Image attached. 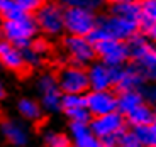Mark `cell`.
<instances>
[{
	"mask_svg": "<svg viewBox=\"0 0 156 147\" xmlns=\"http://www.w3.org/2000/svg\"><path fill=\"white\" fill-rule=\"evenodd\" d=\"M61 113L68 118V122L90 124V120H92V115L87 108L85 95H63Z\"/></svg>",
	"mask_w": 156,
	"mask_h": 147,
	"instance_id": "obj_14",
	"label": "cell"
},
{
	"mask_svg": "<svg viewBox=\"0 0 156 147\" xmlns=\"http://www.w3.org/2000/svg\"><path fill=\"white\" fill-rule=\"evenodd\" d=\"M148 80H149V81H153V83H156V68L151 71V73H148Z\"/></svg>",
	"mask_w": 156,
	"mask_h": 147,
	"instance_id": "obj_34",
	"label": "cell"
},
{
	"mask_svg": "<svg viewBox=\"0 0 156 147\" xmlns=\"http://www.w3.org/2000/svg\"><path fill=\"white\" fill-rule=\"evenodd\" d=\"M141 32H143V34H144L146 37H148L149 41H151V43L156 46V22L151 24L148 29H144V31H141Z\"/></svg>",
	"mask_w": 156,
	"mask_h": 147,
	"instance_id": "obj_32",
	"label": "cell"
},
{
	"mask_svg": "<svg viewBox=\"0 0 156 147\" xmlns=\"http://www.w3.org/2000/svg\"><path fill=\"white\" fill-rule=\"evenodd\" d=\"M0 39H4V36H2V19H0Z\"/></svg>",
	"mask_w": 156,
	"mask_h": 147,
	"instance_id": "obj_35",
	"label": "cell"
},
{
	"mask_svg": "<svg viewBox=\"0 0 156 147\" xmlns=\"http://www.w3.org/2000/svg\"><path fill=\"white\" fill-rule=\"evenodd\" d=\"M131 130L134 132L136 139L139 140V144L143 147H156V115L149 125L136 127V128H131Z\"/></svg>",
	"mask_w": 156,
	"mask_h": 147,
	"instance_id": "obj_22",
	"label": "cell"
},
{
	"mask_svg": "<svg viewBox=\"0 0 156 147\" xmlns=\"http://www.w3.org/2000/svg\"><path fill=\"white\" fill-rule=\"evenodd\" d=\"M24 58H26L27 70H37V68H41V66L44 64V61H46V59L41 58L37 53H34L31 47H26V49H24Z\"/></svg>",
	"mask_w": 156,
	"mask_h": 147,
	"instance_id": "obj_28",
	"label": "cell"
},
{
	"mask_svg": "<svg viewBox=\"0 0 156 147\" xmlns=\"http://www.w3.org/2000/svg\"><path fill=\"white\" fill-rule=\"evenodd\" d=\"M29 47H31L34 53H37L41 58H44V59H46L48 56L51 54V53H53V46H51L49 39L44 37V36H43V37H39V36H37V37L32 41V44H31Z\"/></svg>",
	"mask_w": 156,
	"mask_h": 147,
	"instance_id": "obj_27",
	"label": "cell"
},
{
	"mask_svg": "<svg viewBox=\"0 0 156 147\" xmlns=\"http://www.w3.org/2000/svg\"><path fill=\"white\" fill-rule=\"evenodd\" d=\"M90 127L95 132V135L102 139L105 147H119V139L127 130V122L126 117L121 112H112L107 115L92 117Z\"/></svg>",
	"mask_w": 156,
	"mask_h": 147,
	"instance_id": "obj_3",
	"label": "cell"
},
{
	"mask_svg": "<svg viewBox=\"0 0 156 147\" xmlns=\"http://www.w3.org/2000/svg\"><path fill=\"white\" fill-rule=\"evenodd\" d=\"M16 110H17L20 118L24 122H29V124H39V122H43L44 113H46L43 108V105H41V101L34 100L31 97L19 98L16 103Z\"/></svg>",
	"mask_w": 156,
	"mask_h": 147,
	"instance_id": "obj_18",
	"label": "cell"
},
{
	"mask_svg": "<svg viewBox=\"0 0 156 147\" xmlns=\"http://www.w3.org/2000/svg\"><path fill=\"white\" fill-rule=\"evenodd\" d=\"M43 144L44 147H71L70 135L61 130H46L43 134Z\"/></svg>",
	"mask_w": 156,
	"mask_h": 147,
	"instance_id": "obj_23",
	"label": "cell"
},
{
	"mask_svg": "<svg viewBox=\"0 0 156 147\" xmlns=\"http://www.w3.org/2000/svg\"><path fill=\"white\" fill-rule=\"evenodd\" d=\"M154 115H156V108L144 101L143 105H139L137 108H134L131 113L126 115V122H127L129 128L144 127V125H149L154 120Z\"/></svg>",
	"mask_w": 156,
	"mask_h": 147,
	"instance_id": "obj_20",
	"label": "cell"
},
{
	"mask_svg": "<svg viewBox=\"0 0 156 147\" xmlns=\"http://www.w3.org/2000/svg\"><path fill=\"white\" fill-rule=\"evenodd\" d=\"M65 9L68 7H82V9H90V10L97 12L104 5L105 0H58Z\"/></svg>",
	"mask_w": 156,
	"mask_h": 147,
	"instance_id": "obj_26",
	"label": "cell"
},
{
	"mask_svg": "<svg viewBox=\"0 0 156 147\" xmlns=\"http://www.w3.org/2000/svg\"><path fill=\"white\" fill-rule=\"evenodd\" d=\"M98 26L107 32L109 37L119 39V41H126V43H127L129 39H133L136 34L141 32L139 22H134V20H127V19H122V17L112 15V14H109V12H107L105 15L98 17Z\"/></svg>",
	"mask_w": 156,
	"mask_h": 147,
	"instance_id": "obj_10",
	"label": "cell"
},
{
	"mask_svg": "<svg viewBox=\"0 0 156 147\" xmlns=\"http://www.w3.org/2000/svg\"><path fill=\"white\" fill-rule=\"evenodd\" d=\"M87 74H88L90 90H114L115 86L117 68L107 66L105 63L98 61V59H95L87 68Z\"/></svg>",
	"mask_w": 156,
	"mask_h": 147,
	"instance_id": "obj_13",
	"label": "cell"
},
{
	"mask_svg": "<svg viewBox=\"0 0 156 147\" xmlns=\"http://www.w3.org/2000/svg\"><path fill=\"white\" fill-rule=\"evenodd\" d=\"M68 135H70L71 145L73 147H105V144L102 142L95 135V132L92 130L90 124H82V122H70L68 125Z\"/></svg>",
	"mask_w": 156,
	"mask_h": 147,
	"instance_id": "obj_16",
	"label": "cell"
},
{
	"mask_svg": "<svg viewBox=\"0 0 156 147\" xmlns=\"http://www.w3.org/2000/svg\"><path fill=\"white\" fill-rule=\"evenodd\" d=\"M148 76L139 66L134 63H127L122 68H117L115 74V91H129V90H143L148 83Z\"/></svg>",
	"mask_w": 156,
	"mask_h": 147,
	"instance_id": "obj_12",
	"label": "cell"
},
{
	"mask_svg": "<svg viewBox=\"0 0 156 147\" xmlns=\"http://www.w3.org/2000/svg\"><path fill=\"white\" fill-rule=\"evenodd\" d=\"M119 147H143V145H141L139 140L136 139L134 132L131 130V128H127V130L121 135V139H119Z\"/></svg>",
	"mask_w": 156,
	"mask_h": 147,
	"instance_id": "obj_30",
	"label": "cell"
},
{
	"mask_svg": "<svg viewBox=\"0 0 156 147\" xmlns=\"http://www.w3.org/2000/svg\"><path fill=\"white\" fill-rule=\"evenodd\" d=\"M0 66L12 73H24L27 70L24 49L14 46L5 39H0Z\"/></svg>",
	"mask_w": 156,
	"mask_h": 147,
	"instance_id": "obj_15",
	"label": "cell"
},
{
	"mask_svg": "<svg viewBox=\"0 0 156 147\" xmlns=\"http://www.w3.org/2000/svg\"><path fill=\"white\" fill-rule=\"evenodd\" d=\"M107 2H110V4H115V2H121V0H107Z\"/></svg>",
	"mask_w": 156,
	"mask_h": 147,
	"instance_id": "obj_36",
	"label": "cell"
},
{
	"mask_svg": "<svg viewBox=\"0 0 156 147\" xmlns=\"http://www.w3.org/2000/svg\"><path fill=\"white\" fill-rule=\"evenodd\" d=\"M24 15H26V12L17 5L16 0H0V17H2V20L19 19V17Z\"/></svg>",
	"mask_w": 156,
	"mask_h": 147,
	"instance_id": "obj_25",
	"label": "cell"
},
{
	"mask_svg": "<svg viewBox=\"0 0 156 147\" xmlns=\"http://www.w3.org/2000/svg\"><path fill=\"white\" fill-rule=\"evenodd\" d=\"M109 14L127 20L139 22L141 20V2L139 0H121L115 4H110Z\"/></svg>",
	"mask_w": 156,
	"mask_h": 147,
	"instance_id": "obj_19",
	"label": "cell"
},
{
	"mask_svg": "<svg viewBox=\"0 0 156 147\" xmlns=\"http://www.w3.org/2000/svg\"><path fill=\"white\" fill-rule=\"evenodd\" d=\"M17 5H19L20 9H22L26 14H31V15H34L36 12L41 9V5L46 2V0H16Z\"/></svg>",
	"mask_w": 156,
	"mask_h": 147,
	"instance_id": "obj_29",
	"label": "cell"
},
{
	"mask_svg": "<svg viewBox=\"0 0 156 147\" xmlns=\"http://www.w3.org/2000/svg\"><path fill=\"white\" fill-rule=\"evenodd\" d=\"M71 147H73V145H71Z\"/></svg>",
	"mask_w": 156,
	"mask_h": 147,
	"instance_id": "obj_37",
	"label": "cell"
},
{
	"mask_svg": "<svg viewBox=\"0 0 156 147\" xmlns=\"http://www.w3.org/2000/svg\"><path fill=\"white\" fill-rule=\"evenodd\" d=\"M141 2V31L148 29L156 22V0H139Z\"/></svg>",
	"mask_w": 156,
	"mask_h": 147,
	"instance_id": "obj_24",
	"label": "cell"
},
{
	"mask_svg": "<svg viewBox=\"0 0 156 147\" xmlns=\"http://www.w3.org/2000/svg\"><path fill=\"white\" fill-rule=\"evenodd\" d=\"M144 101L146 100H144V95H143V90L119 91L117 93V112H121L126 117L127 113H131L134 108H137Z\"/></svg>",
	"mask_w": 156,
	"mask_h": 147,
	"instance_id": "obj_21",
	"label": "cell"
},
{
	"mask_svg": "<svg viewBox=\"0 0 156 147\" xmlns=\"http://www.w3.org/2000/svg\"><path fill=\"white\" fill-rule=\"evenodd\" d=\"M98 26V15L95 10L82 7L65 9V34L88 37L95 27Z\"/></svg>",
	"mask_w": 156,
	"mask_h": 147,
	"instance_id": "obj_6",
	"label": "cell"
},
{
	"mask_svg": "<svg viewBox=\"0 0 156 147\" xmlns=\"http://www.w3.org/2000/svg\"><path fill=\"white\" fill-rule=\"evenodd\" d=\"M39 34L48 39H58L65 34V7L58 0H46L34 14Z\"/></svg>",
	"mask_w": 156,
	"mask_h": 147,
	"instance_id": "obj_1",
	"label": "cell"
},
{
	"mask_svg": "<svg viewBox=\"0 0 156 147\" xmlns=\"http://www.w3.org/2000/svg\"><path fill=\"white\" fill-rule=\"evenodd\" d=\"M143 95H144L146 103L153 105L156 108V83H153V81L146 83V86L143 88Z\"/></svg>",
	"mask_w": 156,
	"mask_h": 147,
	"instance_id": "obj_31",
	"label": "cell"
},
{
	"mask_svg": "<svg viewBox=\"0 0 156 147\" xmlns=\"http://www.w3.org/2000/svg\"><path fill=\"white\" fill-rule=\"evenodd\" d=\"M0 132H2L4 139L14 147H26L29 144V130L20 120L16 118L2 120Z\"/></svg>",
	"mask_w": 156,
	"mask_h": 147,
	"instance_id": "obj_17",
	"label": "cell"
},
{
	"mask_svg": "<svg viewBox=\"0 0 156 147\" xmlns=\"http://www.w3.org/2000/svg\"><path fill=\"white\" fill-rule=\"evenodd\" d=\"M95 54L98 61L105 63L107 66H112V68H122L127 63H131L127 43L119 41V39H105L95 44Z\"/></svg>",
	"mask_w": 156,
	"mask_h": 147,
	"instance_id": "obj_9",
	"label": "cell"
},
{
	"mask_svg": "<svg viewBox=\"0 0 156 147\" xmlns=\"http://www.w3.org/2000/svg\"><path fill=\"white\" fill-rule=\"evenodd\" d=\"M87 108L92 117L117 112V91L114 90H90L85 95Z\"/></svg>",
	"mask_w": 156,
	"mask_h": 147,
	"instance_id": "obj_11",
	"label": "cell"
},
{
	"mask_svg": "<svg viewBox=\"0 0 156 147\" xmlns=\"http://www.w3.org/2000/svg\"><path fill=\"white\" fill-rule=\"evenodd\" d=\"M39 34L37 24L34 20V15L26 14L24 17L19 19H7L2 20V36L5 41L12 43L14 46L26 49L32 44Z\"/></svg>",
	"mask_w": 156,
	"mask_h": 147,
	"instance_id": "obj_2",
	"label": "cell"
},
{
	"mask_svg": "<svg viewBox=\"0 0 156 147\" xmlns=\"http://www.w3.org/2000/svg\"><path fill=\"white\" fill-rule=\"evenodd\" d=\"M127 46L129 53H131V63L139 66L148 76V73H151L156 68V46L143 32L136 34L133 39H129Z\"/></svg>",
	"mask_w": 156,
	"mask_h": 147,
	"instance_id": "obj_8",
	"label": "cell"
},
{
	"mask_svg": "<svg viewBox=\"0 0 156 147\" xmlns=\"http://www.w3.org/2000/svg\"><path fill=\"white\" fill-rule=\"evenodd\" d=\"M61 54L66 63L78 64L83 68H88L97 59L95 46L88 41V37L80 36H63L61 37Z\"/></svg>",
	"mask_w": 156,
	"mask_h": 147,
	"instance_id": "obj_4",
	"label": "cell"
},
{
	"mask_svg": "<svg viewBox=\"0 0 156 147\" xmlns=\"http://www.w3.org/2000/svg\"><path fill=\"white\" fill-rule=\"evenodd\" d=\"M36 88L39 93V101L46 113H61L63 91L59 90L58 78L53 71H43L36 80Z\"/></svg>",
	"mask_w": 156,
	"mask_h": 147,
	"instance_id": "obj_7",
	"label": "cell"
},
{
	"mask_svg": "<svg viewBox=\"0 0 156 147\" xmlns=\"http://www.w3.org/2000/svg\"><path fill=\"white\" fill-rule=\"evenodd\" d=\"M56 78L63 95H87L90 91L88 74L83 66L66 63L58 68Z\"/></svg>",
	"mask_w": 156,
	"mask_h": 147,
	"instance_id": "obj_5",
	"label": "cell"
},
{
	"mask_svg": "<svg viewBox=\"0 0 156 147\" xmlns=\"http://www.w3.org/2000/svg\"><path fill=\"white\" fill-rule=\"evenodd\" d=\"M7 98V88H5V85H4V81L0 80V103Z\"/></svg>",
	"mask_w": 156,
	"mask_h": 147,
	"instance_id": "obj_33",
	"label": "cell"
}]
</instances>
